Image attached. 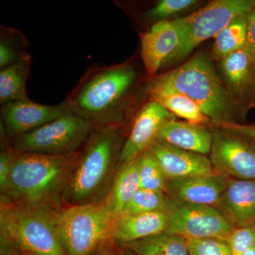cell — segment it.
<instances>
[{"instance_id": "1", "label": "cell", "mask_w": 255, "mask_h": 255, "mask_svg": "<svg viewBox=\"0 0 255 255\" xmlns=\"http://www.w3.org/2000/svg\"><path fill=\"white\" fill-rule=\"evenodd\" d=\"M138 73L130 62L89 69L67 97L72 112L96 127H123Z\"/></svg>"}, {"instance_id": "2", "label": "cell", "mask_w": 255, "mask_h": 255, "mask_svg": "<svg viewBox=\"0 0 255 255\" xmlns=\"http://www.w3.org/2000/svg\"><path fill=\"white\" fill-rule=\"evenodd\" d=\"M122 127L96 128L74 161L61 197L67 206L105 201L119 168Z\"/></svg>"}, {"instance_id": "3", "label": "cell", "mask_w": 255, "mask_h": 255, "mask_svg": "<svg viewBox=\"0 0 255 255\" xmlns=\"http://www.w3.org/2000/svg\"><path fill=\"white\" fill-rule=\"evenodd\" d=\"M1 204V247L23 255H68L58 235V209L48 203Z\"/></svg>"}, {"instance_id": "4", "label": "cell", "mask_w": 255, "mask_h": 255, "mask_svg": "<svg viewBox=\"0 0 255 255\" xmlns=\"http://www.w3.org/2000/svg\"><path fill=\"white\" fill-rule=\"evenodd\" d=\"M78 153L56 156L17 152L6 196L17 204L48 203L56 193L62 192Z\"/></svg>"}, {"instance_id": "5", "label": "cell", "mask_w": 255, "mask_h": 255, "mask_svg": "<svg viewBox=\"0 0 255 255\" xmlns=\"http://www.w3.org/2000/svg\"><path fill=\"white\" fill-rule=\"evenodd\" d=\"M153 80L187 96L214 123L231 122L232 95L206 57L196 55L179 68L157 75Z\"/></svg>"}, {"instance_id": "6", "label": "cell", "mask_w": 255, "mask_h": 255, "mask_svg": "<svg viewBox=\"0 0 255 255\" xmlns=\"http://www.w3.org/2000/svg\"><path fill=\"white\" fill-rule=\"evenodd\" d=\"M116 221L105 201L58 210V235L67 255H90L113 241Z\"/></svg>"}, {"instance_id": "7", "label": "cell", "mask_w": 255, "mask_h": 255, "mask_svg": "<svg viewBox=\"0 0 255 255\" xmlns=\"http://www.w3.org/2000/svg\"><path fill=\"white\" fill-rule=\"evenodd\" d=\"M96 128L71 112L36 130L10 138V142L16 152L22 153L71 155L81 150Z\"/></svg>"}, {"instance_id": "8", "label": "cell", "mask_w": 255, "mask_h": 255, "mask_svg": "<svg viewBox=\"0 0 255 255\" xmlns=\"http://www.w3.org/2000/svg\"><path fill=\"white\" fill-rule=\"evenodd\" d=\"M255 6L253 0H216L189 16L175 19L181 43L171 60H180L202 42L216 38L236 18L248 15Z\"/></svg>"}, {"instance_id": "9", "label": "cell", "mask_w": 255, "mask_h": 255, "mask_svg": "<svg viewBox=\"0 0 255 255\" xmlns=\"http://www.w3.org/2000/svg\"><path fill=\"white\" fill-rule=\"evenodd\" d=\"M165 211V233L186 239L217 238L226 241L234 228L214 206L191 204L169 197Z\"/></svg>"}, {"instance_id": "10", "label": "cell", "mask_w": 255, "mask_h": 255, "mask_svg": "<svg viewBox=\"0 0 255 255\" xmlns=\"http://www.w3.org/2000/svg\"><path fill=\"white\" fill-rule=\"evenodd\" d=\"M212 133L210 159L215 172L228 179H255L253 140L224 129Z\"/></svg>"}, {"instance_id": "11", "label": "cell", "mask_w": 255, "mask_h": 255, "mask_svg": "<svg viewBox=\"0 0 255 255\" xmlns=\"http://www.w3.org/2000/svg\"><path fill=\"white\" fill-rule=\"evenodd\" d=\"M71 112L66 100L58 105H46L28 98L1 106V127L7 136L12 138Z\"/></svg>"}, {"instance_id": "12", "label": "cell", "mask_w": 255, "mask_h": 255, "mask_svg": "<svg viewBox=\"0 0 255 255\" xmlns=\"http://www.w3.org/2000/svg\"><path fill=\"white\" fill-rule=\"evenodd\" d=\"M140 57L146 78L150 81L180 46V31L175 20H162L149 31L140 33Z\"/></svg>"}, {"instance_id": "13", "label": "cell", "mask_w": 255, "mask_h": 255, "mask_svg": "<svg viewBox=\"0 0 255 255\" xmlns=\"http://www.w3.org/2000/svg\"><path fill=\"white\" fill-rule=\"evenodd\" d=\"M174 115L163 106L150 100L137 112L128 136L124 142L119 166L137 157L157 139L159 129Z\"/></svg>"}, {"instance_id": "14", "label": "cell", "mask_w": 255, "mask_h": 255, "mask_svg": "<svg viewBox=\"0 0 255 255\" xmlns=\"http://www.w3.org/2000/svg\"><path fill=\"white\" fill-rule=\"evenodd\" d=\"M149 149L168 180L217 174L207 156L178 148L158 139Z\"/></svg>"}, {"instance_id": "15", "label": "cell", "mask_w": 255, "mask_h": 255, "mask_svg": "<svg viewBox=\"0 0 255 255\" xmlns=\"http://www.w3.org/2000/svg\"><path fill=\"white\" fill-rule=\"evenodd\" d=\"M216 208L233 227H255V179H228Z\"/></svg>"}, {"instance_id": "16", "label": "cell", "mask_w": 255, "mask_h": 255, "mask_svg": "<svg viewBox=\"0 0 255 255\" xmlns=\"http://www.w3.org/2000/svg\"><path fill=\"white\" fill-rule=\"evenodd\" d=\"M228 179L214 174L169 180L166 194L175 200L216 208Z\"/></svg>"}, {"instance_id": "17", "label": "cell", "mask_w": 255, "mask_h": 255, "mask_svg": "<svg viewBox=\"0 0 255 255\" xmlns=\"http://www.w3.org/2000/svg\"><path fill=\"white\" fill-rule=\"evenodd\" d=\"M221 68L232 97L255 105V65L246 47L221 60Z\"/></svg>"}, {"instance_id": "18", "label": "cell", "mask_w": 255, "mask_h": 255, "mask_svg": "<svg viewBox=\"0 0 255 255\" xmlns=\"http://www.w3.org/2000/svg\"><path fill=\"white\" fill-rule=\"evenodd\" d=\"M157 139L182 150L200 155H210L212 148L213 133L205 126L173 119L164 122L159 129Z\"/></svg>"}, {"instance_id": "19", "label": "cell", "mask_w": 255, "mask_h": 255, "mask_svg": "<svg viewBox=\"0 0 255 255\" xmlns=\"http://www.w3.org/2000/svg\"><path fill=\"white\" fill-rule=\"evenodd\" d=\"M167 225L165 211L123 215L116 221L112 239L117 244H127L165 232Z\"/></svg>"}, {"instance_id": "20", "label": "cell", "mask_w": 255, "mask_h": 255, "mask_svg": "<svg viewBox=\"0 0 255 255\" xmlns=\"http://www.w3.org/2000/svg\"><path fill=\"white\" fill-rule=\"evenodd\" d=\"M147 93L150 100L158 102L173 115L189 123L204 126L211 119L187 96L155 80L147 81Z\"/></svg>"}, {"instance_id": "21", "label": "cell", "mask_w": 255, "mask_h": 255, "mask_svg": "<svg viewBox=\"0 0 255 255\" xmlns=\"http://www.w3.org/2000/svg\"><path fill=\"white\" fill-rule=\"evenodd\" d=\"M128 161L119 167L105 202L116 219H118L140 187L138 157Z\"/></svg>"}, {"instance_id": "22", "label": "cell", "mask_w": 255, "mask_h": 255, "mask_svg": "<svg viewBox=\"0 0 255 255\" xmlns=\"http://www.w3.org/2000/svg\"><path fill=\"white\" fill-rule=\"evenodd\" d=\"M118 246L135 255H190L186 238L165 232Z\"/></svg>"}, {"instance_id": "23", "label": "cell", "mask_w": 255, "mask_h": 255, "mask_svg": "<svg viewBox=\"0 0 255 255\" xmlns=\"http://www.w3.org/2000/svg\"><path fill=\"white\" fill-rule=\"evenodd\" d=\"M31 65V57L0 70L1 106L28 99L26 81Z\"/></svg>"}, {"instance_id": "24", "label": "cell", "mask_w": 255, "mask_h": 255, "mask_svg": "<svg viewBox=\"0 0 255 255\" xmlns=\"http://www.w3.org/2000/svg\"><path fill=\"white\" fill-rule=\"evenodd\" d=\"M248 16L244 15L236 18L216 36L213 46V59L221 61L246 46Z\"/></svg>"}, {"instance_id": "25", "label": "cell", "mask_w": 255, "mask_h": 255, "mask_svg": "<svg viewBox=\"0 0 255 255\" xmlns=\"http://www.w3.org/2000/svg\"><path fill=\"white\" fill-rule=\"evenodd\" d=\"M26 37L15 28L1 26L0 69L18 63L31 56L28 54Z\"/></svg>"}, {"instance_id": "26", "label": "cell", "mask_w": 255, "mask_h": 255, "mask_svg": "<svg viewBox=\"0 0 255 255\" xmlns=\"http://www.w3.org/2000/svg\"><path fill=\"white\" fill-rule=\"evenodd\" d=\"M138 173L140 189L167 192L169 180L150 149L138 157Z\"/></svg>"}, {"instance_id": "27", "label": "cell", "mask_w": 255, "mask_h": 255, "mask_svg": "<svg viewBox=\"0 0 255 255\" xmlns=\"http://www.w3.org/2000/svg\"><path fill=\"white\" fill-rule=\"evenodd\" d=\"M168 201V196L165 193L140 189L128 203L122 216L166 211Z\"/></svg>"}, {"instance_id": "28", "label": "cell", "mask_w": 255, "mask_h": 255, "mask_svg": "<svg viewBox=\"0 0 255 255\" xmlns=\"http://www.w3.org/2000/svg\"><path fill=\"white\" fill-rule=\"evenodd\" d=\"M198 2L196 0H161L144 13V16L157 21L167 20V18L187 11Z\"/></svg>"}, {"instance_id": "29", "label": "cell", "mask_w": 255, "mask_h": 255, "mask_svg": "<svg viewBox=\"0 0 255 255\" xmlns=\"http://www.w3.org/2000/svg\"><path fill=\"white\" fill-rule=\"evenodd\" d=\"M190 255H233L226 241L217 238L187 239Z\"/></svg>"}, {"instance_id": "30", "label": "cell", "mask_w": 255, "mask_h": 255, "mask_svg": "<svg viewBox=\"0 0 255 255\" xmlns=\"http://www.w3.org/2000/svg\"><path fill=\"white\" fill-rule=\"evenodd\" d=\"M225 241L233 255H242L255 246V227L233 228Z\"/></svg>"}, {"instance_id": "31", "label": "cell", "mask_w": 255, "mask_h": 255, "mask_svg": "<svg viewBox=\"0 0 255 255\" xmlns=\"http://www.w3.org/2000/svg\"><path fill=\"white\" fill-rule=\"evenodd\" d=\"M17 152L11 142L9 145L2 146L0 152V191L3 195L7 194L11 167Z\"/></svg>"}, {"instance_id": "32", "label": "cell", "mask_w": 255, "mask_h": 255, "mask_svg": "<svg viewBox=\"0 0 255 255\" xmlns=\"http://www.w3.org/2000/svg\"><path fill=\"white\" fill-rule=\"evenodd\" d=\"M215 124L224 130L236 132L255 141V125L241 124L233 122H221Z\"/></svg>"}, {"instance_id": "33", "label": "cell", "mask_w": 255, "mask_h": 255, "mask_svg": "<svg viewBox=\"0 0 255 255\" xmlns=\"http://www.w3.org/2000/svg\"><path fill=\"white\" fill-rule=\"evenodd\" d=\"M246 47L255 65V6L248 16V37Z\"/></svg>"}, {"instance_id": "34", "label": "cell", "mask_w": 255, "mask_h": 255, "mask_svg": "<svg viewBox=\"0 0 255 255\" xmlns=\"http://www.w3.org/2000/svg\"><path fill=\"white\" fill-rule=\"evenodd\" d=\"M90 255H124L122 248L114 241L104 243Z\"/></svg>"}, {"instance_id": "35", "label": "cell", "mask_w": 255, "mask_h": 255, "mask_svg": "<svg viewBox=\"0 0 255 255\" xmlns=\"http://www.w3.org/2000/svg\"><path fill=\"white\" fill-rule=\"evenodd\" d=\"M1 255H18V252L14 250L1 248Z\"/></svg>"}, {"instance_id": "36", "label": "cell", "mask_w": 255, "mask_h": 255, "mask_svg": "<svg viewBox=\"0 0 255 255\" xmlns=\"http://www.w3.org/2000/svg\"><path fill=\"white\" fill-rule=\"evenodd\" d=\"M242 255H255V246L254 248H252V249L249 250V251L243 253Z\"/></svg>"}, {"instance_id": "37", "label": "cell", "mask_w": 255, "mask_h": 255, "mask_svg": "<svg viewBox=\"0 0 255 255\" xmlns=\"http://www.w3.org/2000/svg\"><path fill=\"white\" fill-rule=\"evenodd\" d=\"M121 248H122V252H123L124 255H135L132 254V253H130V252L127 251V250H126L125 248H122V247H121Z\"/></svg>"}, {"instance_id": "38", "label": "cell", "mask_w": 255, "mask_h": 255, "mask_svg": "<svg viewBox=\"0 0 255 255\" xmlns=\"http://www.w3.org/2000/svg\"><path fill=\"white\" fill-rule=\"evenodd\" d=\"M38 255L36 254H26V255Z\"/></svg>"}, {"instance_id": "39", "label": "cell", "mask_w": 255, "mask_h": 255, "mask_svg": "<svg viewBox=\"0 0 255 255\" xmlns=\"http://www.w3.org/2000/svg\"><path fill=\"white\" fill-rule=\"evenodd\" d=\"M253 143H254V145H255V140H253Z\"/></svg>"}]
</instances>
